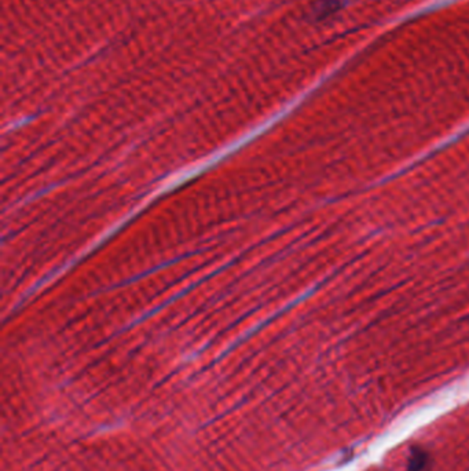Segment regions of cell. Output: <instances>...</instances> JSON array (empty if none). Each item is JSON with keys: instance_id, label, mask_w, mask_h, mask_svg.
Returning <instances> with one entry per match:
<instances>
[{"instance_id": "obj_1", "label": "cell", "mask_w": 469, "mask_h": 471, "mask_svg": "<svg viewBox=\"0 0 469 471\" xmlns=\"http://www.w3.org/2000/svg\"><path fill=\"white\" fill-rule=\"evenodd\" d=\"M427 465V455L421 449H413L411 458L409 459L407 471H421Z\"/></svg>"}]
</instances>
